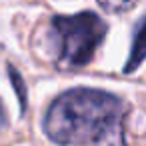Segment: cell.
I'll use <instances>...</instances> for the list:
<instances>
[{
	"label": "cell",
	"mask_w": 146,
	"mask_h": 146,
	"mask_svg": "<svg viewBox=\"0 0 146 146\" xmlns=\"http://www.w3.org/2000/svg\"><path fill=\"white\" fill-rule=\"evenodd\" d=\"M106 22L94 12H78L72 16H54L52 32L58 40V68L72 70L86 66L106 36Z\"/></svg>",
	"instance_id": "2"
},
{
	"label": "cell",
	"mask_w": 146,
	"mask_h": 146,
	"mask_svg": "<svg viewBox=\"0 0 146 146\" xmlns=\"http://www.w3.org/2000/svg\"><path fill=\"white\" fill-rule=\"evenodd\" d=\"M98 4L106 12L120 14V12H126V10H130L134 6V0H98Z\"/></svg>",
	"instance_id": "4"
},
{
	"label": "cell",
	"mask_w": 146,
	"mask_h": 146,
	"mask_svg": "<svg viewBox=\"0 0 146 146\" xmlns=\"http://www.w3.org/2000/svg\"><path fill=\"white\" fill-rule=\"evenodd\" d=\"M146 58V14L138 20V24L134 26V36H132V46H130V54L124 66V72L130 74L134 72Z\"/></svg>",
	"instance_id": "3"
},
{
	"label": "cell",
	"mask_w": 146,
	"mask_h": 146,
	"mask_svg": "<svg viewBox=\"0 0 146 146\" xmlns=\"http://www.w3.org/2000/svg\"><path fill=\"white\" fill-rule=\"evenodd\" d=\"M126 104L104 90L72 88L60 94L44 116L48 138L60 146H128Z\"/></svg>",
	"instance_id": "1"
},
{
	"label": "cell",
	"mask_w": 146,
	"mask_h": 146,
	"mask_svg": "<svg viewBox=\"0 0 146 146\" xmlns=\"http://www.w3.org/2000/svg\"><path fill=\"white\" fill-rule=\"evenodd\" d=\"M6 126V116H4V110H2V104H0V130Z\"/></svg>",
	"instance_id": "6"
},
{
	"label": "cell",
	"mask_w": 146,
	"mask_h": 146,
	"mask_svg": "<svg viewBox=\"0 0 146 146\" xmlns=\"http://www.w3.org/2000/svg\"><path fill=\"white\" fill-rule=\"evenodd\" d=\"M8 74H10V80H12V84H14V88H16V92H18V100H20V106L22 108H26V88H24V82H22V76L12 68V66H8Z\"/></svg>",
	"instance_id": "5"
}]
</instances>
